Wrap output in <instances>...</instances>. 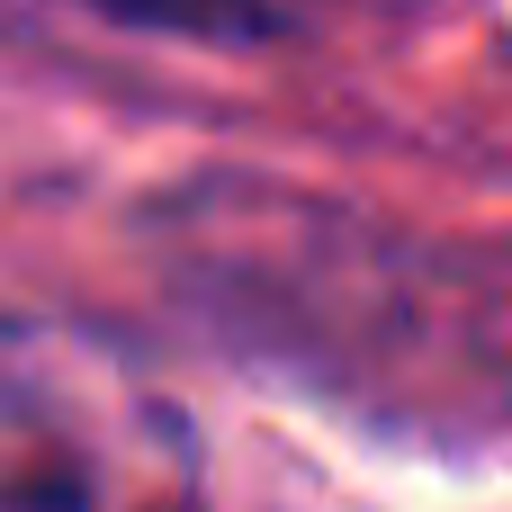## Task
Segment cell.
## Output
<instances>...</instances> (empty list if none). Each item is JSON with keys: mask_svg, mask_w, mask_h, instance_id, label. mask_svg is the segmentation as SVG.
<instances>
[{"mask_svg": "<svg viewBox=\"0 0 512 512\" xmlns=\"http://www.w3.org/2000/svg\"><path fill=\"white\" fill-rule=\"evenodd\" d=\"M0 512H207L198 423L117 333L0 306Z\"/></svg>", "mask_w": 512, "mask_h": 512, "instance_id": "1", "label": "cell"}]
</instances>
